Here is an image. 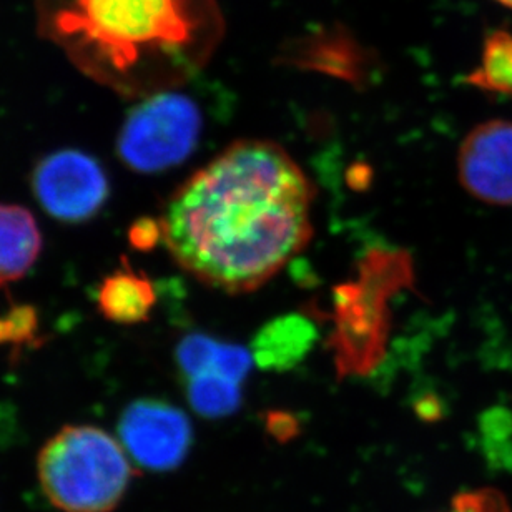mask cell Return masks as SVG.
Masks as SVG:
<instances>
[{
  "mask_svg": "<svg viewBox=\"0 0 512 512\" xmlns=\"http://www.w3.org/2000/svg\"><path fill=\"white\" fill-rule=\"evenodd\" d=\"M315 190L285 148L240 140L168 200L163 243L183 270L227 293H250L310 242Z\"/></svg>",
  "mask_w": 512,
  "mask_h": 512,
  "instance_id": "obj_1",
  "label": "cell"
},
{
  "mask_svg": "<svg viewBox=\"0 0 512 512\" xmlns=\"http://www.w3.org/2000/svg\"><path fill=\"white\" fill-rule=\"evenodd\" d=\"M35 30L95 84L127 99L177 90L225 37L218 0H32Z\"/></svg>",
  "mask_w": 512,
  "mask_h": 512,
  "instance_id": "obj_2",
  "label": "cell"
},
{
  "mask_svg": "<svg viewBox=\"0 0 512 512\" xmlns=\"http://www.w3.org/2000/svg\"><path fill=\"white\" fill-rule=\"evenodd\" d=\"M40 488L64 512H112L132 481L124 446L90 424L60 429L40 449Z\"/></svg>",
  "mask_w": 512,
  "mask_h": 512,
  "instance_id": "obj_3",
  "label": "cell"
},
{
  "mask_svg": "<svg viewBox=\"0 0 512 512\" xmlns=\"http://www.w3.org/2000/svg\"><path fill=\"white\" fill-rule=\"evenodd\" d=\"M411 285L409 256L376 248L361 261L360 280L336 286V323L330 346L341 378L375 370L388 340L389 298Z\"/></svg>",
  "mask_w": 512,
  "mask_h": 512,
  "instance_id": "obj_4",
  "label": "cell"
},
{
  "mask_svg": "<svg viewBox=\"0 0 512 512\" xmlns=\"http://www.w3.org/2000/svg\"><path fill=\"white\" fill-rule=\"evenodd\" d=\"M202 130V109L190 95L160 92L128 112L117 138V153L133 172H165L192 155Z\"/></svg>",
  "mask_w": 512,
  "mask_h": 512,
  "instance_id": "obj_5",
  "label": "cell"
},
{
  "mask_svg": "<svg viewBox=\"0 0 512 512\" xmlns=\"http://www.w3.org/2000/svg\"><path fill=\"white\" fill-rule=\"evenodd\" d=\"M32 192L50 217L64 223L94 218L109 200L104 167L89 153L59 150L42 158L32 172Z\"/></svg>",
  "mask_w": 512,
  "mask_h": 512,
  "instance_id": "obj_6",
  "label": "cell"
},
{
  "mask_svg": "<svg viewBox=\"0 0 512 512\" xmlns=\"http://www.w3.org/2000/svg\"><path fill=\"white\" fill-rule=\"evenodd\" d=\"M276 64L333 77L358 90L375 84L381 72L376 50L340 22L318 25L286 40Z\"/></svg>",
  "mask_w": 512,
  "mask_h": 512,
  "instance_id": "obj_7",
  "label": "cell"
},
{
  "mask_svg": "<svg viewBox=\"0 0 512 512\" xmlns=\"http://www.w3.org/2000/svg\"><path fill=\"white\" fill-rule=\"evenodd\" d=\"M119 438L138 468L170 471L192 448V423L182 409L162 399H138L119 419Z\"/></svg>",
  "mask_w": 512,
  "mask_h": 512,
  "instance_id": "obj_8",
  "label": "cell"
},
{
  "mask_svg": "<svg viewBox=\"0 0 512 512\" xmlns=\"http://www.w3.org/2000/svg\"><path fill=\"white\" fill-rule=\"evenodd\" d=\"M458 177L479 202L512 207L511 120H489L468 133L459 147Z\"/></svg>",
  "mask_w": 512,
  "mask_h": 512,
  "instance_id": "obj_9",
  "label": "cell"
},
{
  "mask_svg": "<svg viewBox=\"0 0 512 512\" xmlns=\"http://www.w3.org/2000/svg\"><path fill=\"white\" fill-rule=\"evenodd\" d=\"M316 338L315 323L305 316H280L258 331L252 345L253 360L263 370H291L305 360Z\"/></svg>",
  "mask_w": 512,
  "mask_h": 512,
  "instance_id": "obj_10",
  "label": "cell"
},
{
  "mask_svg": "<svg viewBox=\"0 0 512 512\" xmlns=\"http://www.w3.org/2000/svg\"><path fill=\"white\" fill-rule=\"evenodd\" d=\"M42 250L34 215L19 205L0 203V286L24 278Z\"/></svg>",
  "mask_w": 512,
  "mask_h": 512,
  "instance_id": "obj_11",
  "label": "cell"
},
{
  "mask_svg": "<svg viewBox=\"0 0 512 512\" xmlns=\"http://www.w3.org/2000/svg\"><path fill=\"white\" fill-rule=\"evenodd\" d=\"M97 303L100 313L112 323L137 325L150 318L157 293L147 276L133 270L128 260H122V268L102 281Z\"/></svg>",
  "mask_w": 512,
  "mask_h": 512,
  "instance_id": "obj_12",
  "label": "cell"
},
{
  "mask_svg": "<svg viewBox=\"0 0 512 512\" xmlns=\"http://www.w3.org/2000/svg\"><path fill=\"white\" fill-rule=\"evenodd\" d=\"M464 84L486 94L512 97V32L498 29L486 35L479 65L464 77Z\"/></svg>",
  "mask_w": 512,
  "mask_h": 512,
  "instance_id": "obj_13",
  "label": "cell"
},
{
  "mask_svg": "<svg viewBox=\"0 0 512 512\" xmlns=\"http://www.w3.org/2000/svg\"><path fill=\"white\" fill-rule=\"evenodd\" d=\"M187 396L195 413L205 418H223L242 404V383L218 373H202L187 378Z\"/></svg>",
  "mask_w": 512,
  "mask_h": 512,
  "instance_id": "obj_14",
  "label": "cell"
},
{
  "mask_svg": "<svg viewBox=\"0 0 512 512\" xmlns=\"http://www.w3.org/2000/svg\"><path fill=\"white\" fill-rule=\"evenodd\" d=\"M222 345V341L207 335L185 336L177 346V363L182 375L192 378L202 373H218Z\"/></svg>",
  "mask_w": 512,
  "mask_h": 512,
  "instance_id": "obj_15",
  "label": "cell"
},
{
  "mask_svg": "<svg viewBox=\"0 0 512 512\" xmlns=\"http://www.w3.org/2000/svg\"><path fill=\"white\" fill-rule=\"evenodd\" d=\"M449 512H512V509L498 489L483 488L458 494Z\"/></svg>",
  "mask_w": 512,
  "mask_h": 512,
  "instance_id": "obj_16",
  "label": "cell"
},
{
  "mask_svg": "<svg viewBox=\"0 0 512 512\" xmlns=\"http://www.w3.org/2000/svg\"><path fill=\"white\" fill-rule=\"evenodd\" d=\"M34 328L35 315L32 308H17L0 318V343L27 340Z\"/></svg>",
  "mask_w": 512,
  "mask_h": 512,
  "instance_id": "obj_17",
  "label": "cell"
},
{
  "mask_svg": "<svg viewBox=\"0 0 512 512\" xmlns=\"http://www.w3.org/2000/svg\"><path fill=\"white\" fill-rule=\"evenodd\" d=\"M128 240L135 250L150 252L163 242V227L160 220L155 218H138L128 230Z\"/></svg>",
  "mask_w": 512,
  "mask_h": 512,
  "instance_id": "obj_18",
  "label": "cell"
},
{
  "mask_svg": "<svg viewBox=\"0 0 512 512\" xmlns=\"http://www.w3.org/2000/svg\"><path fill=\"white\" fill-rule=\"evenodd\" d=\"M266 429L270 431L271 436L280 441H288L293 438L298 429V421H296L291 414L286 413H271L266 418Z\"/></svg>",
  "mask_w": 512,
  "mask_h": 512,
  "instance_id": "obj_19",
  "label": "cell"
},
{
  "mask_svg": "<svg viewBox=\"0 0 512 512\" xmlns=\"http://www.w3.org/2000/svg\"><path fill=\"white\" fill-rule=\"evenodd\" d=\"M416 409H418L421 418L429 419V421L441 418V414H443V404L439 399L434 398L433 394H428V396L419 399Z\"/></svg>",
  "mask_w": 512,
  "mask_h": 512,
  "instance_id": "obj_20",
  "label": "cell"
},
{
  "mask_svg": "<svg viewBox=\"0 0 512 512\" xmlns=\"http://www.w3.org/2000/svg\"><path fill=\"white\" fill-rule=\"evenodd\" d=\"M351 183L356 185V182L360 183V188H365L366 183L370 182L371 173L368 167H355L351 170Z\"/></svg>",
  "mask_w": 512,
  "mask_h": 512,
  "instance_id": "obj_21",
  "label": "cell"
},
{
  "mask_svg": "<svg viewBox=\"0 0 512 512\" xmlns=\"http://www.w3.org/2000/svg\"><path fill=\"white\" fill-rule=\"evenodd\" d=\"M496 2H499V4L506 5V7L512 9V0H496Z\"/></svg>",
  "mask_w": 512,
  "mask_h": 512,
  "instance_id": "obj_22",
  "label": "cell"
}]
</instances>
